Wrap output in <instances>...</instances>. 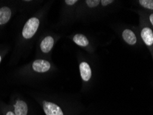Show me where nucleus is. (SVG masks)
<instances>
[{"mask_svg":"<svg viewBox=\"0 0 153 115\" xmlns=\"http://www.w3.org/2000/svg\"><path fill=\"white\" fill-rule=\"evenodd\" d=\"M39 26V20L36 17H32L27 21L22 30V35L25 39H30L37 32Z\"/></svg>","mask_w":153,"mask_h":115,"instance_id":"f257e3e1","label":"nucleus"},{"mask_svg":"<svg viewBox=\"0 0 153 115\" xmlns=\"http://www.w3.org/2000/svg\"><path fill=\"white\" fill-rule=\"evenodd\" d=\"M43 108L46 115H64L59 106L49 101H44L43 102Z\"/></svg>","mask_w":153,"mask_h":115,"instance_id":"f03ea898","label":"nucleus"},{"mask_svg":"<svg viewBox=\"0 0 153 115\" xmlns=\"http://www.w3.org/2000/svg\"><path fill=\"white\" fill-rule=\"evenodd\" d=\"M33 68L37 73H46L51 68V64L46 60L37 59L33 62Z\"/></svg>","mask_w":153,"mask_h":115,"instance_id":"7ed1b4c3","label":"nucleus"},{"mask_svg":"<svg viewBox=\"0 0 153 115\" xmlns=\"http://www.w3.org/2000/svg\"><path fill=\"white\" fill-rule=\"evenodd\" d=\"M79 70L81 76H82L83 80L85 81V82H88V81L91 79L92 76V72L91 67L88 64V63H81L79 65Z\"/></svg>","mask_w":153,"mask_h":115,"instance_id":"20e7f679","label":"nucleus"},{"mask_svg":"<svg viewBox=\"0 0 153 115\" xmlns=\"http://www.w3.org/2000/svg\"><path fill=\"white\" fill-rule=\"evenodd\" d=\"M141 38L145 44L148 46H151L153 44V33L151 29L149 28H144L141 30Z\"/></svg>","mask_w":153,"mask_h":115,"instance_id":"39448f33","label":"nucleus"},{"mask_svg":"<svg viewBox=\"0 0 153 115\" xmlns=\"http://www.w3.org/2000/svg\"><path fill=\"white\" fill-rule=\"evenodd\" d=\"M15 115H27L28 114V105L24 101H17L15 104Z\"/></svg>","mask_w":153,"mask_h":115,"instance_id":"423d86ee","label":"nucleus"},{"mask_svg":"<svg viewBox=\"0 0 153 115\" xmlns=\"http://www.w3.org/2000/svg\"><path fill=\"white\" fill-rule=\"evenodd\" d=\"M54 45V39L51 36H47L41 43V50L43 53H47L51 50Z\"/></svg>","mask_w":153,"mask_h":115,"instance_id":"0eeeda50","label":"nucleus"},{"mask_svg":"<svg viewBox=\"0 0 153 115\" xmlns=\"http://www.w3.org/2000/svg\"><path fill=\"white\" fill-rule=\"evenodd\" d=\"M11 17V10L8 7H2L0 8V25L7 23Z\"/></svg>","mask_w":153,"mask_h":115,"instance_id":"6e6552de","label":"nucleus"},{"mask_svg":"<svg viewBox=\"0 0 153 115\" xmlns=\"http://www.w3.org/2000/svg\"><path fill=\"white\" fill-rule=\"evenodd\" d=\"M122 36H123V39H124V41L126 43H128V44L134 45L136 44L137 42L136 36L132 30H128V29L124 30L122 33Z\"/></svg>","mask_w":153,"mask_h":115,"instance_id":"1a4fd4ad","label":"nucleus"},{"mask_svg":"<svg viewBox=\"0 0 153 115\" xmlns=\"http://www.w3.org/2000/svg\"><path fill=\"white\" fill-rule=\"evenodd\" d=\"M73 41L76 44H77L78 46H83V47L87 46L89 44V42L87 38L85 37L84 35H80V34H78V35H76L74 36Z\"/></svg>","mask_w":153,"mask_h":115,"instance_id":"9d476101","label":"nucleus"},{"mask_svg":"<svg viewBox=\"0 0 153 115\" xmlns=\"http://www.w3.org/2000/svg\"><path fill=\"white\" fill-rule=\"evenodd\" d=\"M139 2L144 8L153 10V0H140Z\"/></svg>","mask_w":153,"mask_h":115,"instance_id":"9b49d317","label":"nucleus"},{"mask_svg":"<svg viewBox=\"0 0 153 115\" xmlns=\"http://www.w3.org/2000/svg\"><path fill=\"white\" fill-rule=\"evenodd\" d=\"M85 2H86V4L88 7L94 8L99 5L101 1H99V0H87Z\"/></svg>","mask_w":153,"mask_h":115,"instance_id":"f8f14e48","label":"nucleus"},{"mask_svg":"<svg viewBox=\"0 0 153 115\" xmlns=\"http://www.w3.org/2000/svg\"><path fill=\"white\" fill-rule=\"evenodd\" d=\"M101 2H102L103 6H107L108 4H112L113 1L112 0H102V1H101Z\"/></svg>","mask_w":153,"mask_h":115,"instance_id":"ddd939ff","label":"nucleus"},{"mask_svg":"<svg viewBox=\"0 0 153 115\" xmlns=\"http://www.w3.org/2000/svg\"><path fill=\"white\" fill-rule=\"evenodd\" d=\"M65 2H66V4H68V5L72 6V5H74V4H76V2H77V1H76V0H66Z\"/></svg>","mask_w":153,"mask_h":115,"instance_id":"4468645a","label":"nucleus"},{"mask_svg":"<svg viewBox=\"0 0 153 115\" xmlns=\"http://www.w3.org/2000/svg\"><path fill=\"white\" fill-rule=\"evenodd\" d=\"M150 22H151V24H152L153 26V14H151L150 16Z\"/></svg>","mask_w":153,"mask_h":115,"instance_id":"2eb2a0df","label":"nucleus"},{"mask_svg":"<svg viewBox=\"0 0 153 115\" xmlns=\"http://www.w3.org/2000/svg\"><path fill=\"white\" fill-rule=\"evenodd\" d=\"M6 115H15V114L14 113V112H11V111H9V112H7V113H6Z\"/></svg>","mask_w":153,"mask_h":115,"instance_id":"dca6fc26","label":"nucleus"},{"mask_svg":"<svg viewBox=\"0 0 153 115\" xmlns=\"http://www.w3.org/2000/svg\"><path fill=\"white\" fill-rule=\"evenodd\" d=\"M1 56H0V62H1Z\"/></svg>","mask_w":153,"mask_h":115,"instance_id":"f3484780","label":"nucleus"}]
</instances>
